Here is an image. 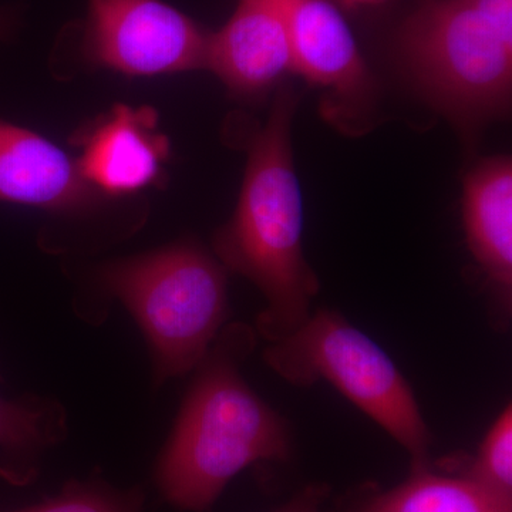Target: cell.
Returning <instances> with one entry per match:
<instances>
[{
  "label": "cell",
  "instance_id": "obj_1",
  "mask_svg": "<svg viewBox=\"0 0 512 512\" xmlns=\"http://www.w3.org/2000/svg\"><path fill=\"white\" fill-rule=\"evenodd\" d=\"M298 94L291 84L276 93L265 126L248 148L237 208L218 229L215 254L222 266L251 281L266 301L256 320L269 343L292 335L311 318L319 281L303 252L302 191L292 154V119Z\"/></svg>",
  "mask_w": 512,
  "mask_h": 512
},
{
  "label": "cell",
  "instance_id": "obj_2",
  "mask_svg": "<svg viewBox=\"0 0 512 512\" xmlns=\"http://www.w3.org/2000/svg\"><path fill=\"white\" fill-rule=\"evenodd\" d=\"M254 343L252 329L235 323L198 365L156 474L161 494L180 510L208 511L245 468L292 456L288 424L239 372Z\"/></svg>",
  "mask_w": 512,
  "mask_h": 512
},
{
  "label": "cell",
  "instance_id": "obj_3",
  "mask_svg": "<svg viewBox=\"0 0 512 512\" xmlns=\"http://www.w3.org/2000/svg\"><path fill=\"white\" fill-rule=\"evenodd\" d=\"M397 42L421 96L464 134L510 109L512 0H424Z\"/></svg>",
  "mask_w": 512,
  "mask_h": 512
},
{
  "label": "cell",
  "instance_id": "obj_4",
  "mask_svg": "<svg viewBox=\"0 0 512 512\" xmlns=\"http://www.w3.org/2000/svg\"><path fill=\"white\" fill-rule=\"evenodd\" d=\"M97 279L137 320L160 382L198 367L228 315L227 269L192 241L107 262Z\"/></svg>",
  "mask_w": 512,
  "mask_h": 512
},
{
  "label": "cell",
  "instance_id": "obj_5",
  "mask_svg": "<svg viewBox=\"0 0 512 512\" xmlns=\"http://www.w3.org/2000/svg\"><path fill=\"white\" fill-rule=\"evenodd\" d=\"M266 365L296 387L332 384L407 451L412 470L430 466L431 433L412 386L379 345L338 312L319 309L264 350Z\"/></svg>",
  "mask_w": 512,
  "mask_h": 512
},
{
  "label": "cell",
  "instance_id": "obj_6",
  "mask_svg": "<svg viewBox=\"0 0 512 512\" xmlns=\"http://www.w3.org/2000/svg\"><path fill=\"white\" fill-rule=\"evenodd\" d=\"M210 32L164 0H87L80 55L133 77L207 69Z\"/></svg>",
  "mask_w": 512,
  "mask_h": 512
},
{
  "label": "cell",
  "instance_id": "obj_7",
  "mask_svg": "<svg viewBox=\"0 0 512 512\" xmlns=\"http://www.w3.org/2000/svg\"><path fill=\"white\" fill-rule=\"evenodd\" d=\"M288 29L293 73L322 92V113L346 133L369 124L376 83L332 0H274Z\"/></svg>",
  "mask_w": 512,
  "mask_h": 512
},
{
  "label": "cell",
  "instance_id": "obj_8",
  "mask_svg": "<svg viewBox=\"0 0 512 512\" xmlns=\"http://www.w3.org/2000/svg\"><path fill=\"white\" fill-rule=\"evenodd\" d=\"M84 180L104 197H124L150 187H163L171 157L168 137L158 130L153 107L116 104L90 126L74 134Z\"/></svg>",
  "mask_w": 512,
  "mask_h": 512
},
{
  "label": "cell",
  "instance_id": "obj_9",
  "mask_svg": "<svg viewBox=\"0 0 512 512\" xmlns=\"http://www.w3.org/2000/svg\"><path fill=\"white\" fill-rule=\"evenodd\" d=\"M103 198L66 151L29 128L0 120V202L79 214Z\"/></svg>",
  "mask_w": 512,
  "mask_h": 512
},
{
  "label": "cell",
  "instance_id": "obj_10",
  "mask_svg": "<svg viewBox=\"0 0 512 512\" xmlns=\"http://www.w3.org/2000/svg\"><path fill=\"white\" fill-rule=\"evenodd\" d=\"M207 69L239 97L265 93L293 73L288 29L274 0H238L234 15L210 35Z\"/></svg>",
  "mask_w": 512,
  "mask_h": 512
},
{
  "label": "cell",
  "instance_id": "obj_11",
  "mask_svg": "<svg viewBox=\"0 0 512 512\" xmlns=\"http://www.w3.org/2000/svg\"><path fill=\"white\" fill-rule=\"evenodd\" d=\"M463 222L468 248L488 281L511 301L512 161L491 157L467 174L463 187Z\"/></svg>",
  "mask_w": 512,
  "mask_h": 512
},
{
  "label": "cell",
  "instance_id": "obj_12",
  "mask_svg": "<svg viewBox=\"0 0 512 512\" xmlns=\"http://www.w3.org/2000/svg\"><path fill=\"white\" fill-rule=\"evenodd\" d=\"M339 512H512L511 498L491 493L466 476L412 470L390 490L367 491Z\"/></svg>",
  "mask_w": 512,
  "mask_h": 512
},
{
  "label": "cell",
  "instance_id": "obj_13",
  "mask_svg": "<svg viewBox=\"0 0 512 512\" xmlns=\"http://www.w3.org/2000/svg\"><path fill=\"white\" fill-rule=\"evenodd\" d=\"M66 433L63 410L55 403L10 402L0 397V447L35 453Z\"/></svg>",
  "mask_w": 512,
  "mask_h": 512
},
{
  "label": "cell",
  "instance_id": "obj_14",
  "mask_svg": "<svg viewBox=\"0 0 512 512\" xmlns=\"http://www.w3.org/2000/svg\"><path fill=\"white\" fill-rule=\"evenodd\" d=\"M491 493L512 500V410L511 404L495 419L478 448L476 458L463 471Z\"/></svg>",
  "mask_w": 512,
  "mask_h": 512
},
{
  "label": "cell",
  "instance_id": "obj_15",
  "mask_svg": "<svg viewBox=\"0 0 512 512\" xmlns=\"http://www.w3.org/2000/svg\"><path fill=\"white\" fill-rule=\"evenodd\" d=\"M137 494H120L97 485H70L43 503L5 512H140Z\"/></svg>",
  "mask_w": 512,
  "mask_h": 512
},
{
  "label": "cell",
  "instance_id": "obj_16",
  "mask_svg": "<svg viewBox=\"0 0 512 512\" xmlns=\"http://www.w3.org/2000/svg\"><path fill=\"white\" fill-rule=\"evenodd\" d=\"M328 500L329 488L325 484H309L274 512H335L328 507Z\"/></svg>",
  "mask_w": 512,
  "mask_h": 512
},
{
  "label": "cell",
  "instance_id": "obj_17",
  "mask_svg": "<svg viewBox=\"0 0 512 512\" xmlns=\"http://www.w3.org/2000/svg\"><path fill=\"white\" fill-rule=\"evenodd\" d=\"M20 16L12 6H0V42L12 39L18 32Z\"/></svg>",
  "mask_w": 512,
  "mask_h": 512
},
{
  "label": "cell",
  "instance_id": "obj_18",
  "mask_svg": "<svg viewBox=\"0 0 512 512\" xmlns=\"http://www.w3.org/2000/svg\"><path fill=\"white\" fill-rule=\"evenodd\" d=\"M340 5L346 6V8H362V6H377L387 2V0H338Z\"/></svg>",
  "mask_w": 512,
  "mask_h": 512
}]
</instances>
